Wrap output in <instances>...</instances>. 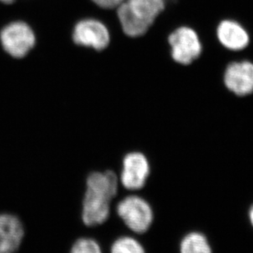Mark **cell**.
<instances>
[{
    "label": "cell",
    "instance_id": "6da1fadb",
    "mask_svg": "<svg viewBox=\"0 0 253 253\" xmlns=\"http://www.w3.org/2000/svg\"><path fill=\"white\" fill-rule=\"evenodd\" d=\"M118 188L119 179L112 171L93 172L88 176L82 211L85 225L95 226L107 220L110 202L117 194Z\"/></svg>",
    "mask_w": 253,
    "mask_h": 253
},
{
    "label": "cell",
    "instance_id": "7a4b0ae2",
    "mask_svg": "<svg viewBox=\"0 0 253 253\" xmlns=\"http://www.w3.org/2000/svg\"><path fill=\"white\" fill-rule=\"evenodd\" d=\"M165 0H125L117 15L125 34L139 37L146 34L165 11Z\"/></svg>",
    "mask_w": 253,
    "mask_h": 253
},
{
    "label": "cell",
    "instance_id": "3957f363",
    "mask_svg": "<svg viewBox=\"0 0 253 253\" xmlns=\"http://www.w3.org/2000/svg\"><path fill=\"white\" fill-rule=\"evenodd\" d=\"M171 59L179 65H190L202 53V43L197 32L188 26H180L167 37Z\"/></svg>",
    "mask_w": 253,
    "mask_h": 253
},
{
    "label": "cell",
    "instance_id": "277c9868",
    "mask_svg": "<svg viewBox=\"0 0 253 253\" xmlns=\"http://www.w3.org/2000/svg\"><path fill=\"white\" fill-rule=\"evenodd\" d=\"M116 211L126 226L136 234L146 233L153 222L151 205L136 195L127 196L121 200L117 205Z\"/></svg>",
    "mask_w": 253,
    "mask_h": 253
},
{
    "label": "cell",
    "instance_id": "5b68a950",
    "mask_svg": "<svg viewBox=\"0 0 253 253\" xmlns=\"http://www.w3.org/2000/svg\"><path fill=\"white\" fill-rule=\"evenodd\" d=\"M0 41L5 51L13 58L21 59L29 53L36 44L33 30L26 22H14L0 33Z\"/></svg>",
    "mask_w": 253,
    "mask_h": 253
},
{
    "label": "cell",
    "instance_id": "8992f818",
    "mask_svg": "<svg viewBox=\"0 0 253 253\" xmlns=\"http://www.w3.org/2000/svg\"><path fill=\"white\" fill-rule=\"evenodd\" d=\"M73 42L80 46L100 51L109 45L110 36L104 23L96 19H84L78 22L73 32Z\"/></svg>",
    "mask_w": 253,
    "mask_h": 253
},
{
    "label": "cell",
    "instance_id": "52a82bcc",
    "mask_svg": "<svg viewBox=\"0 0 253 253\" xmlns=\"http://www.w3.org/2000/svg\"><path fill=\"white\" fill-rule=\"evenodd\" d=\"M150 173L151 167L146 156L141 152H131L123 160L120 181L126 189L136 191L146 185Z\"/></svg>",
    "mask_w": 253,
    "mask_h": 253
},
{
    "label": "cell",
    "instance_id": "ba28073f",
    "mask_svg": "<svg viewBox=\"0 0 253 253\" xmlns=\"http://www.w3.org/2000/svg\"><path fill=\"white\" fill-rule=\"evenodd\" d=\"M227 89L238 96H246L253 92V63L242 59L227 65L224 73Z\"/></svg>",
    "mask_w": 253,
    "mask_h": 253
},
{
    "label": "cell",
    "instance_id": "9c48e42d",
    "mask_svg": "<svg viewBox=\"0 0 253 253\" xmlns=\"http://www.w3.org/2000/svg\"><path fill=\"white\" fill-rule=\"evenodd\" d=\"M22 221L14 214H0V253H15L24 239Z\"/></svg>",
    "mask_w": 253,
    "mask_h": 253
},
{
    "label": "cell",
    "instance_id": "30bf717a",
    "mask_svg": "<svg viewBox=\"0 0 253 253\" xmlns=\"http://www.w3.org/2000/svg\"><path fill=\"white\" fill-rule=\"evenodd\" d=\"M216 37L222 46L231 51H241L249 44V33L235 20H222L217 26Z\"/></svg>",
    "mask_w": 253,
    "mask_h": 253
},
{
    "label": "cell",
    "instance_id": "8fae6325",
    "mask_svg": "<svg viewBox=\"0 0 253 253\" xmlns=\"http://www.w3.org/2000/svg\"><path fill=\"white\" fill-rule=\"evenodd\" d=\"M180 253H211V249L206 237L199 233H191L181 242Z\"/></svg>",
    "mask_w": 253,
    "mask_h": 253
},
{
    "label": "cell",
    "instance_id": "7c38bea8",
    "mask_svg": "<svg viewBox=\"0 0 253 253\" xmlns=\"http://www.w3.org/2000/svg\"><path fill=\"white\" fill-rule=\"evenodd\" d=\"M110 253H146V250L136 239L124 236L113 243Z\"/></svg>",
    "mask_w": 253,
    "mask_h": 253
},
{
    "label": "cell",
    "instance_id": "4fadbf2b",
    "mask_svg": "<svg viewBox=\"0 0 253 253\" xmlns=\"http://www.w3.org/2000/svg\"><path fill=\"white\" fill-rule=\"evenodd\" d=\"M70 253H102V250L95 239L81 238L73 244Z\"/></svg>",
    "mask_w": 253,
    "mask_h": 253
},
{
    "label": "cell",
    "instance_id": "5bb4252c",
    "mask_svg": "<svg viewBox=\"0 0 253 253\" xmlns=\"http://www.w3.org/2000/svg\"><path fill=\"white\" fill-rule=\"evenodd\" d=\"M99 7L105 9H113L118 7L125 0H91Z\"/></svg>",
    "mask_w": 253,
    "mask_h": 253
},
{
    "label": "cell",
    "instance_id": "9a60e30c",
    "mask_svg": "<svg viewBox=\"0 0 253 253\" xmlns=\"http://www.w3.org/2000/svg\"><path fill=\"white\" fill-rule=\"evenodd\" d=\"M0 1L3 2V3H6V4H10V3L14 2L15 0H0Z\"/></svg>",
    "mask_w": 253,
    "mask_h": 253
},
{
    "label": "cell",
    "instance_id": "2e32d148",
    "mask_svg": "<svg viewBox=\"0 0 253 253\" xmlns=\"http://www.w3.org/2000/svg\"><path fill=\"white\" fill-rule=\"evenodd\" d=\"M250 219H251L252 224L253 225V207H252L251 211H250Z\"/></svg>",
    "mask_w": 253,
    "mask_h": 253
},
{
    "label": "cell",
    "instance_id": "e0dca14e",
    "mask_svg": "<svg viewBox=\"0 0 253 253\" xmlns=\"http://www.w3.org/2000/svg\"><path fill=\"white\" fill-rule=\"evenodd\" d=\"M166 2V5L171 4V3H173V2H175L176 0H165Z\"/></svg>",
    "mask_w": 253,
    "mask_h": 253
}]
</instances>
